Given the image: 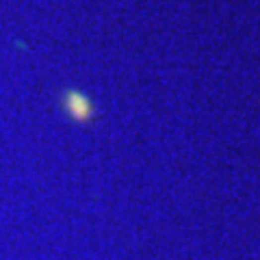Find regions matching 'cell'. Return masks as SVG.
Masks as SVG:
<instances>
[{"mask_svg": "<svg viewBox=\"0 0 260 260\" xmlns=\"http://www.w3.org/2000/svg\"><path fill=\"white\" fill-rule=\"evenodd\" d=\"M63 109L74 122H80V124L89 122L93 117L91 100L87 98L82 91H76V89H69V91L63 93Z\"/></svg>", "mask_w": 260, "mask_h": 260, "instance_id": "obj_1", "label": "cell"}]
</instances>
